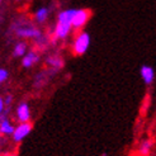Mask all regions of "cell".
<instances>
[{
	"instance_id": "6da1fadb",
	"label": "cell",
	"mask_w": 156,
	"mask_h": 156,
	"mask_svg": "<svg viewBox=\"0 0 156 156\" xmlns=\"http://www.w3.org/2000/svg\"><path fill=\"white\" fill-rule=\"evenodd\" d=\"M90 46V36L88 32H80L75 37V40L73 41V52L76 56H80V55H84L88 51Z\"/></svg>"
},
{
	"instance_id": "7a4b0ae2",
	"label": "cell",
	"mask_w": 156,
	"mask_h": 156,
	"mask_svg": "<svg viewBox=\"0 0 156 156\" xmlns=\"http://www.w3.org/2000/svg\"><path fill=\"white\" fill-rule=\"evenodd\" d=\"M15 33H17L18 37L30 38V40H36V41L38 40V38H41L43 36L40 29H37L33 26H28V24H24V26H22V27L15 28Z\"/></svg>"
},
{
	"instance_id": "3957f363",
	"label": "cell",
	"mask_w": 156,
	"mask_h": 156,
	"mask_svg": "<svg viewBox=\"0 0 156 156\" xmlns=\"http://www.w3.org/2000/svg\"><path fill=\"white\" fill-rule=\"evenodd\" d=\"M90 19V12L87 9H75V14L73 18V28L80 29L88 23Z\"/></svg>"
},
{
	"instance_id": "277c9868",
	"label": "cell",
	"mask_w": 156,
	"mask_h": 156,
	"mask_svg": "<svg viewBox=\"0 0 156 156\" xmlns=\"http://www.w3.org/2000/svg\"><path fill=\"white\" fill-rule=\"evenodd\" d=\"M32 129H33V124L32 123H29V122L20 123L18 127H15V129L13 132V140L15 142L23 141V140L30 133V131Z\"/></svg>"
},
{
	"instance_id": "5b68a950",
	"label": "cell",
	"mask_w": 156,
	"mask_h": 156,
	"mask_svg": "<svg viewBox=\"0 0 156 156\" xmlns=\"http://www.w3.org/2000/svg\"><path fill=\"white\" fill-rule=\"evenodd\" d=\"M73 29V26L70 23H64V22H57L56 27L53 29V37L55 40H65V38L70 34Z\"/></svg>"
},
{
	"instance_id": "8992f818",
	"label": "cell",
	"mask_w": 156,
	"mask_h": 156,
	"mask_svg": "<svg viewBox=\"0 0 156 156\" xmlns=\"http://www.w3.org/2000/svg\"><path fill=\"white\" fill-rule=\"evenodd\" d=\"M15 127L12 124V122L8 119L6 113L3 112V114L0 115V133L5 135V136H13Z\"/></svg>"
},
{
	"instance_id": "52a82bcc",
	"label": "cell",
	"mask_w": 156,
	"mask_h": 156,
	"mask_svg": "<svg viewBox=\"0 0 156 156\" xmlns=\"http://www.w3.org/2000/svg\"><path fill=\"white\" fill-rule=\"evenodd\" d=\"M17 118L20 123L29 122L30 119V109L27 103H20L17 108Z\"/></svg>"
},
{
	"instance_id": "ba28073f",
	"label": "cell",
	"mask_w": 156,
	"mask_h": 156,
	"mask_svg": "<svg viewBox=\"0 0 156 156\" xmlns=\"http://www.w3.org/2000/svg\"><path fill=\"white\" fill-rule=\"evenodd\" d=\"M140 74H141V77H142V81L146 84V85H151L155 80V70L149 66V65H144L140 70Z\"/></svg>"
},
{
	"instance_id": "9c48e42d",
	"label": "cell",
	"mask_w": 156,
	"mask_h": 156,
	"mask_svg": "<svg viewBox=\"0 0 156 156\" xmlns=\"http://www.w3.org/2000/svg\"><path fill=\"white\" fill-rule=\"evenodd\" d=\"M38 61H40V55L34 51H29L22 57V65H23V67L29 69L33 65H36Z\"/></svg>"
},
{
	"instance_id": "30bf717a",
	"label": "cell",
	"mask_w": 156,
	"mask_h": 156,
	"mask_svg": "<svg viewBox=\"0 0 156 156\" xmlns=\"http://www.w3.org/2000/svg\"><path fill=\"white\" fill-rule=\"evenodd\" d=\"M46 64L52 67V71H57L64 66V60L58 56H50L46 58Z\"/></svg>"
},
{
	"instance_id": "8fae6325",
	"label": "cell",
	"mask_w": 156,
	"mask_h": 156,
	"mask_svg": "<svg viewBox=\"0 0 156 156\" xmlns=\"http://www.w3.org/2000/svg\"><path fill=\"white\" fill-rule=\"evenodd\" d=\"M48 14H50V10L48 8H40V9H37L36 13H34V19L37 23H44L48 18Z\"/></svg>"
},
{
	"instance_id": "7c38bea8",
	"label": "cell",
	"mask_w": 156,
	"mask_h": 156,
	"mask_svg": "<svg viewBox=\"0 0 156 156\" xmlns=\"http://www.w3.org/2000/svg\"><path fill=\"white\" fill-rule=\"evenodd\" d=\"M27 53V43L26 42H18L14 46L13 55L15 57H23Z\"/></svg>"
},
{
	"instance_id": "4fadbf2b",
	"label": "cell",
	"mask_w": 156,
	"mask_h": 156,
	"mask_svg": "<svg viewBox=\"0 0 156 156\" xmlns=\"http://www.w3.org/2000/svg\"><path fill=\"white\" fill-rule=\"evenodd\" d=\"M151 149H152V141L151 140H145V141L141 144V146H140V154L142 156H146V155L150 154Z\"/></svg>"
},
{
	"instance_id": "5bb4252c",
	"label": "cell",
	"mask_w": 156,
	"mask_h": 156,
	"mask_svg": "<svg viewBox=\"0 0 156 156\" xmlns=\"http://www.w3.org/2000/svg\"><path fill=\"white\" fill-rule=\"evenodd\" d=\"M8 76H9V73H8L5 69H0V83L6 81Z\"/></svg>"
},
{
	"instance_id": "9a60e30c",
	"label": "cell",
	"mask_w": 156,
	"mask_h": 156,
	"mask_svg": "<svg viewBox=\"0 0 156 156\" xmlns=\"http://www.w3.org/2000/svg\"><path fill=\"white\" fill-rule=\"evenodd\" d=\"M12 102H13V95H12V94H8V95L4 98V103H5V105H10Z\"/></svg>"
},
{
	"instance_id": "2e32d148",
	"label": "cell",
	"mask_w": 156,
	"mask_h": 156,
	"mask_svg": "<svg viewBox=\"0 0 156 156\" xmlns=\"http://www.w3.org/2000/svg\"><path fill=\"white\" fill-rule=\"evenodd\" d=\"M4 107H5V103H4V98L0 97V115H2V113L4 112Z\"/></svg>"
},
{
	"instance_id": "e0dca14e",
	"label": "cell",
	"mask_w": 156,
	"mask_h": 156,
	"mask_svg": "<svg viewBox=\"0 0 156 156\" xmlns=\"http://www.w3.org/2000/svg\"><path fill=\"white\" fill-rule=\"evenodd\" d=\"M0 135H2V133H0ZM0 141H2V136H0Z\"/></svg>"
},
{
	"instance_id": "ac0fdd59",
	"label": "cell",
	"mask_w": 156,
	"mask_h": 156,
	"mask_svg": "<svg viewBox=\"0 0 156 156\" xmlns=\"http://www.w3.org/2000/svg\"><path fill=\"white\" fill-rule=\"evenodd\" d=\"M0 3H2V0H0Z\"/></svg>"
}]
</instances>
